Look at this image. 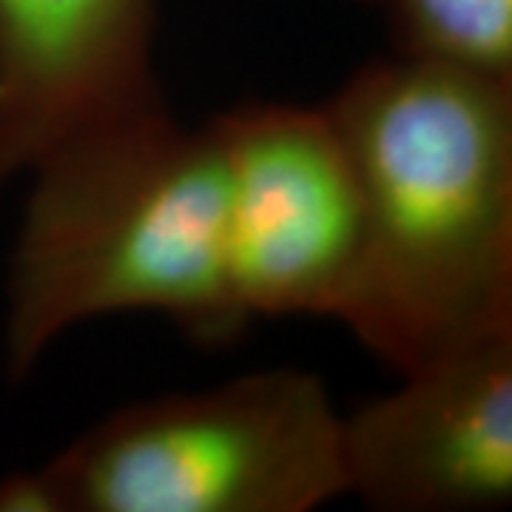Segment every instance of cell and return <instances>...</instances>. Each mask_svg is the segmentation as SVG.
Listing matches in <instances>:
<instances>
[{"label": "cell", "mask_w": 512, "mask_h": 512, "mask_svg": "<svg viewBox=\"0 0 512 512\" xmlns=\"http://www.w3.org/2000/svg\"><path fill=\"white\" fill-rule=\"evenodd\" d=\"M0 512H66L55 478L40 470L12 473L0 481Z\"/></svg>", "instance_id": "ba28073f"}, {"label": "cell", "mask_w": 512, "mask_h": 512, "mask_svg": "<svg viewBox=\"0 0 512 512\" xmlns=\"http://www.w3.org/2000/svg\"><path fill=\"white\" fill-rule=\"evenodd\" d=\"M154 0H0V188L86 128L160 103Z\"/></svg>", "instance_id": "8992f818"}, {"label": "cell", "mask_w": 512, "mask_h": 512, "mask_svg": "<svg viewBox=\"0 0 512 512\" xmlns=\"http://www.w3.org/2000/svg\"><path fill=\"white\" fill-rule=\"evenodd\" d=\"M396 55L512 83V0H365Z\"/></svg>", "instance_id": "52a82bcc"}, {"label": "cell", "mask_w": 512, "mask_h": 512, "mask_svg": "<svg viewBox=\"0 0 512 512\" xmlns=\"http://www.w3.org/2000/svg\"><path fill=\"white\" fill-rule=\"evenodd\" d=\"M29 177L9 262V379H26L66 330L111 313H160L200 345L248 328L228 279L211 120L188 128L160 100L74 134Z\"/></svg>", "instance_id": "7a4b0ae2"}, {"label": "cell", "mask_w": 512, "mask_h": 512, "mask_svg": "<svg viewBox=\"0 0 512 512\" xmlns=\"http://www.w3.org/2000/svg\"><path fill=\"white\" fill-rule=\"evenodd\" d=\"M66 512H311L345 495L322 376L268 367L100 419L49 464Z\"/></svg>", "instance_id": "3957f363"}, {"label": "cell", "mask_w": 512, "mask_h": 512, "mask_svg": "<svg viewBox=\"0 0 512 512\" xmlns=\"http://www.w3.org/2000/svg\"><path fill=\"white\" fill-rule=\"evenodd\" d=\"M325 111L359 197L339 322L399 376L512 333V83L393 55Z\"/></svg>", "instance_id": "6da1fadb"}, {"label": "cell", "mask_w": 512, "mask_h": 512, "mask_svg": "<svg viewBox=\"0 0 512 512\" xmlns=\"http://www.w3.org/2000/svg\"><path fill=\"white\" fill-rule=\"evenodd\" d=\"M211 126L225 165V262L242 313L339 322L359 256V197L325 106L248 103Z\"/></svg>", "instance_id": "277c9868"}, {"label": "cell", "mask_w": 512, "mask_h": 512, "mask_svg": "<svg viewBox=\"0 0 512 512\" xmlns=\"http://www.w3.org/2000/svg\"><path fill=\"white\" fill-rule=\"evenodd\" d=\"M345 495L382 512H495L512 501V333L402 373L342 416Z\"/></svg>", "instance_id": "5b68a950"}]
</instances>
